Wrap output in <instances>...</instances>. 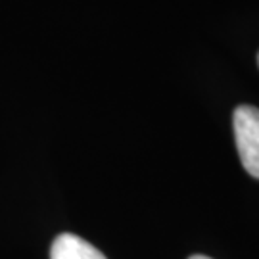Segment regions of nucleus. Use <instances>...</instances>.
<instances>
[{"instance_id": "1", "label": "nucleus", "mask_w": 259, "mask_h": 259, "mask_svg": "<svg viewBox=\"0 0 259 259\" xmlns=\"http://www.w3.org/2000/svg\"><path fill=\"white\" fill-rule=\"evenodd\" d=\"M232 129L244 169L259 179V110L255 106H238L232 113Z\"/></svg>"}, {"instance_id": "2", "label": "nucleus", "mask_w": 259, "mask_h": 259, "mask_svg": "<svg viewBox=\"0 0 259 259\" xmlns=\"http://www.w3.org/2000/svg\"><path fill=\"white\" fill-rule=\"evenodd\" d=\"M50 259H106V255L81 236L65 232L52 242Z\"/></svg>"}, {"instance_id": "3", "label": "nucleus", "mask_w": 259, "mask_h": 259, "mask_svg": "<svg viewBox=\"0 0 259 259\" xmlns=\"http://www.w3.org/2000/svg\"><path fill=\"white\" fill-rule=\"evenodd\" d=\"M188 259H211V257H207V255H192V257Z\"/></svg>"}, {"instance_id": "4", "label": "nucleus", "mask_w": 259, "mask_h": 259, "mask_svg": "<svg viewBox=\"0 0 259 259\" xmlns=\"http://www.w3.org/2000/svg\"><path fill=\"white\" fill-rule=\"evenodd\" d=\"M257 64H259V54H257Z\"/></svg>"}]
</instances>
